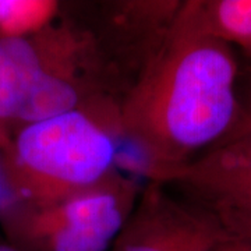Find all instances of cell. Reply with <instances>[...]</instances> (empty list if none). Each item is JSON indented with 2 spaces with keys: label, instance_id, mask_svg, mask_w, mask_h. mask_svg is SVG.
I'll list each match as a JSON object with an SVG mask.
<instances>
[{
  "label": "cell",
  "instance_id": "6da1fadb",
  "mask_svg": "<svg viewBox=\"0 0 251 251\" xmlns=\"http://www.w3.org/2000/svg\"><path fill=\"white\" fill-rule=\"evenodd\" d=\"M240 69L239 53L202 32L183 4L120 106V138L140 152L147 180L165 183L224 140L239 110Z\"/></svg>",
  "mask_w": 251,
  "mask_h": 251
},
{
  "label": "cell",
  "instance_id": "7a4b0ae2",
  "mask_svg": "<svg viewBox=\"0 0 251 251\" xmlns=\"http://www.w3.org/2000/svg\"><path fill=\"white\" fill-rule=\"evenodd\" d=\"M116 57L81 1L62 3L35 34L0 38V123L18 130L84 110L119 125L133 84Z\"/></svg>",
  "mask_w": 251,
  "mask_h": 251
},
{
  "label": "cell",
  "instance_id": "3957f363",
  "mask_svg": "<svg viewBox=\"0 0 251 251\" xmlns=\"http://www.w3.org/2000/svg\"><path fill=\"white\" fill-rule=\"evenodd\" d=\"M116 122L75 110L18 128L1 151L10 197L50 202L94 187L117 168Z\"/></svg>",
  "mask_w": 251,
  "mask_h": 251
},
{
  "label": "cell",
  "instance_id": "277c9868",
  "mask_svg": "<svg viewBox=\"0 0 251 251\" xmlns=\"http://www.w3.org/2000/svg\"><path fill=\"white\" fill-rule=\"evenodd\" d=\"M143 186L117 168L97 186L56 201L10 198L0 206V224L21 251H109Z\"/></svg>",
  "mask_w": 251,
  "mask_h": 251
},
{
  "label": "cell",
  "instance_id": "5b68a950",
  "mask_svg": "<svg viewBox=\"0 0 251 251\" xmlns=\"http://www.w3.org/2000/svg\"><path fill=\"white\" fill-rule=\"evenodd\" d=\"M227 234L209 206L147 180L109 251H216Z\"/></svg>",
  "mask_w": 251,
  "mask_h": 251
},
{
  "label": "cell",
  "instance_id": "8992f818",
  "mask_svg": "<svg viewBox=\"0 0 251 251\" xmlns=\"http://www.w3.org/2000/svg\"><path fill=\"white\" fill-rule=\"evenodd\" d=\"M196 200L230 198L251 201V161L205 153L165 181Z\"/></svg>",
  "mask_w": 251,
  "mask_h": 251
},
{
  "label": "cell",
  "instance_id": "52a82bcc",
  "mask_svg": "<svg viewBox=\"0 0 251 251\" xmlns=\"http://www.w3.org/2000/svg\"><path fill=\"white\" fill-rule=\"evenodd\" d=\"M184 9L202 32L251 62V0H186Z\"/></svg>",
  "mask_w": 251,
  "mask_h": 251
},
{
  "label": "cell",
  "instance_id": "ba28073f",
  "mask_svg": "<svg viewBox=\"0 0 251 251\" xmlns=\"http://www.w3.org/2000/svg\"><path fill=\"white\" fill-rule=\"evenodd\" d=\"M62 10L53 0H0V38L27 36L49 25Z\"/></svg>",
  "mask_w": 251,
  "mask_h": 251
},
{
  "label": "cell",
  "instance_id": "9c48e42d",
  "mask_svg": "<svg viewBox=\"0 0 251 251\" xmlns=\"http://www.w3.org/2000/svg\"><path fill=\"white\" fill-rule=\"evenodd\" d=\"M239 110L233 127L209 152L227 159L251 161V62H242L237 81Z\"/></svg>",
  "mask_w": 251,
  "mask_h": 251
},
{
  "label": "cell",
  "instance_id": "30bf717a",
  "mask_svg": "<svg viewBox=\"0 0 251 251\" xmlns=\"http://www.w3.org/2000/svg\"><path fill=\"white\" fill-rule=\"evenodd\" d=\"M197 201L209 206L219 218L225 229L232 236L251 242V201L230 198H212Z\"/></svg>",
  "mask_w": 251,
  "mask_h": 251
},
{
  "label": "cell",
  "instance_id": "8fae6325",
  "mask_svg": "<svg viewBox=\"0 0 251 251\" xmlns=\"http://www.w3.org/2000/svg\"><path fill=\"white\" fill-rule=\"evenodd\" d=\"M216 251H251V242L236 237L229 233Z\"/></svg>",
  "mask_w": 251,
  "mask_h": 251
},
{
  "label": "cell",
  "instance_id": "7c38bea8",
  "mask_svg": "<svg viewBox=\"0 0 251 251\" xmlns=\"http://www.w3.org/2000/svg\"><path fill=\"white\" fill-rule=\"evenodd\" d=\"M0 251H21L18 250L17 247H14L13 244H10L9 242L1 243L0 242Z\"/></svg>",
  "mask_w": 251,
  "mask_h": 251
},
{
  "label": "cell",
  "instance_id": "4fadbf2b",
  "mask_svg": "<svg viewBox=\"0 0 251 251\" xmlns=\"http://www.w3.org/2000/svg\"><path fill=\"white\" fill-rule=\"evenodd\" d=\"M7 143H9V138H1L0 137V151H3L4 148H6V145H7ZM0 180H3V183H4V179L0 176ZM6 184V183H4Z\"/></svg>",
  "mask_w": 251,
  "mask_h": 251
},
{
  "label": "cell",
  "instance_id": "5bb4252c",
  "mask_svg": "<svg viewBox=\"0 0 251 251\" xmlns=\"http://www.w3.org/2000/svg\"><path fill=\"white\" fill-rule=\"evenodd\" d=\"M0 137H1V138H7V137H6V134H4V131L1 130V127H0Z\"/></svg>",
  "mask_w": 251,
  "mask_h": 251
}]
</instances>
